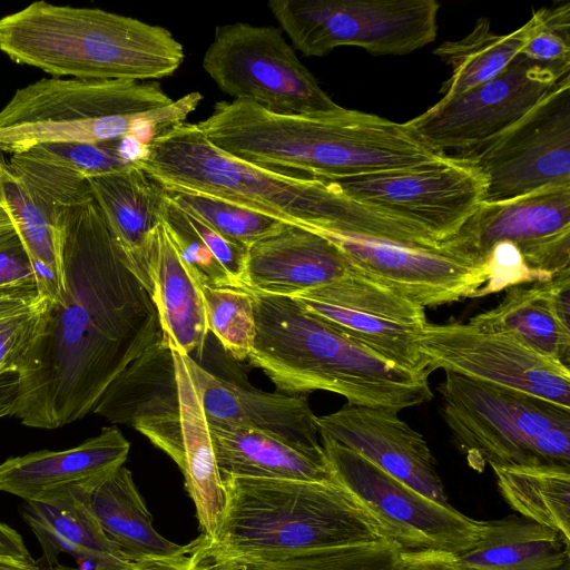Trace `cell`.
<instances>
[{"label":"cell","instance_id":"6da1fadb","mask_svg":"<svg viewBox=\"0 0 570 570\" xmlns=\"http://www.w3.org/2000/svg\"><path fill=\"white\" fill-rule=\"evenodd\" d=\"M12 169L40 198L52 225L65 303H49L18 368L10 415L58 429L94 410L110 383L163 338L149 292L127 266L88 180L27 154Z\"/></svg>","mask_w":570,"mask_h":570},{"label":"cell","instance_id":"7a4b0ae2","mask_svg":"<svg viewBox=\"0 0 570 570\" xmlns=\"http://www.w3.org/2000/svg\"><path fill=\"white\" fill-rule=\"evenodd\" d=\"M197 126L216 147L237 158L322 180L450 160L405 122L344 107L315 115H279L249 101L223 100Z\"/></svg>","mask_w":570,"mask_h":570},{"label":"cell","instance_id":"3957f363","mask_svg":"<svg viewBox=\"0 0 570 570\" xmlns=\"http://www.w3.org/2000/svg\"><path fill=\"white\" fill-rule=\"evenodd\" d=\"M137 165L163 188L225 199L311 232L323 229L416 245V226L363 205L328 180L264 168L209 141L197 124L180 122L153 138Z\"/></svg>","mask_w":570,"mask_h":570},{"label":"cell","instance_id":"277c9868","mask_svg":"<svg viewBox=\"0 0 570 570\" xmlns=\"http://www.w3.org/2000/svg\"><path fill=\"white\" fill-rule=\"evenodd\" d=\"M256 337L248 356L277 392L327 391L350 405L399 413L433 397L430 372H414L384 360L292 297L253 293Z\"/></svg>","mask_w":570,"mask_h":570},{"label":"cell","instance_id":"5b68a950","mask_svg":"<svg viewBox=\"0 0 570 570\" xmlns=\"http://www.w3.org/2000/svg\"><path fill=\"white\" fill-rule=\"evenodd\" d=\"M0 50L53 77L157 80L185 59L169 30L98 8L43 0L0 18Z\"/></svg>","mask_w":570,"mask_h":570},{"label":"cell","instance_id":"8992f818","mask_svg":"<svg viewBox=\"0 0 570 570\" xmlns=\"http://www.w3.org/2000/svg\"><path fill=\"white\" fill-rule=\"evenodd\" d=\"M202 100L198 91L173 100L156 81L42 78L17 89L0 110V151L125 137L147 145Z\"/></svg>","mask_w":570,"mask_h":570},{"label":"cell","instance_id":"52a82bcc","mask_svg":"<svg viewBox=\"0 0 570 570\" xmlns=\"http://www.w3.org/2000/svg\"><path fill=\"white\" fill-rule=\"evenodd\" d=\"M215 534L193 544L216 554L285 552L372 542L376 525L337 481L223 475Z\"/></svg>","mask_w":570,"mask_h":570},{"label":"cell","instance_id":"ba28073f","mask_svg":"<svg viewBox=\"0 0 570 570\" xmlns=\"http://www.w3.org/2000/svg\"><path fill=\"white\" fill-rule=\"evenodd\" d=\"M442 415L471 468H570V409L452 372L440 383Z\"/></svg>","mask_w":570,"mask_h":570},{"label":"cell","instance_id":"9c48e42d","mask_svg":"<svg viewBox=\"0 0 570 570\" xmlns=\"http://www.w3.org/2000/svg\"><path fill=\"white\" fill-rule=\"evenodd\" d=\"M267 6L293 46L308 57L337 47L407 55L438 33L435 0H271Z\"/></svg>","mask_w":570,"mask_h":570},{"label":"cell","instance_id":"30bf717a","mask_svg":"<svg viewBox=\"0 0 570 570\" xmlns=\"http://www.w3.org/2000/svg\"><path fill=\"white\" fill-rule=\"evenodd\" d=\"M203 68L234 100L279 115L341 109L299 61L278 28L236 22L217 27Z\"/></svg>","mask_w":570,"mask_h":570},{"label":"cell","instance_id":"8fae6325","mask_svg":"<svg viewBox=\"0 0 570 570\" xmlns=\"http://www.w3.org/2000/svg\"><path fill=\"white\" fill-rule=\"evenodd\" d=\"M321 440L335 481L368 514L380 537L400 551L440 550L460 556L475 547L483 521L421 494L333 440Z\"/></svg>","mask_w":570,"mask_h":570},{"label":"cell","instance_id":"7c38bea8","mask_svg":"<svg viewBox=\"0 0 570 570\" xmlns=\"http://www.w3.org/2000/svg\"><path fill=\"white\" fill-rule=\"evenodd\" d=\"M450 156L472 165L482 175V203L505 202L550 186L570 185V76L503 134Z\"/></svg>","mask_w":570,"mask_h":570},{"label":"cell","instance_id":"4fadbf2b","mask_svg":"<svg viewBox=\"0 0 570 570\" xmlns=\"http://www.w3.org/2000/svg\"><path fill=\"white\" fill-rule=\"evenodd\" d=\"M450 157L440 165L328 181L350 198L407 222L443 243L459 233L484 196V180L478 169Z\"/></svg>","mask_w":570,"mask_h":570},{"label":"cell","instance_id":"5bb4252c","mask_svg":"<svg viewBox=\"0 0 570 570\" xmlns=\"http://www.w3.org/2000/svg\"><path fill=\"white\" fill-rule=\"evenodd\" d=\"M519 56L495 78L435 105L405 124L426 145L452 155L503 134L566 77Z\"/></svg>","mask_w":570,"mask_h":570},{"label":"cell","instance_id":"9a60e30c","mask_svg":"<svg viewBox=\"0 0 570 570\" xmlns=\"http://www.w3.org/2000/svg\"><path fill=\"white\" fill-rule=\"evenodd\" d=\"M305 312L402 368L426 371L417 338L424 307L352 271L331 283L291 296Z\"/></svg>","mask_w":570,"mask_h":570},{"label":"cell","instance_id":"2e32d148","mask_svg":"<svg viewBox=\"0 0 570 570\" xmlns=\"http://www.w3.org/2000/svg\"><path fill=\"white\" fill-rule=\"evenodd\" d=\"M426 371L442 368L570 409V368L513 336L468 323L426 324L417 338Z\"/></svg>","mask_w":570,"mask_h":570},{"label":"cell","instance_id":"e0dca14e","mask_svg":"<svg viewBox=\"0 0 570 570\" xmlns=\"http://www.w3.org/2000/svg\"><path fill=\"white\" fill-rule=\"evenodd\" d=\"M358 272L425 307L476 298L489 266L443 242L422 247L364 235L323 229Z\"/></svg>","mask_w":570,"mask_h":570},{"label":"cell","instance_id":"ac0fdd59","mask_svg":"<svg viewBox=\"0 0 570 570\" xmlns=\"http://www.w3.org/2000/svg\"><path fill=\"white\" fill-rule=\"evenodd\" d=\"M445 242L482 264L495 244L512 243L525 265L549 279L570 268V185L481 203L459 233Z\"/></svg>","mask_w":570,"mask_h":570},{"label":"cell","instance_id":"d6986e66","mask_svg":"<svg viewBox=\"0 0 570 570\" xmlns=\"http://www.w3.org/2000/svg\"><path fill=\"white\" fill-rule=\"evenodd\" d=\"M92 412L134 428L179 465L184 451L180 396L168 342L163 337L134 360L106 389Z\"/></svg>","mask_w":570,"mask_h":570},{"label":"cell","instance_id":"ffe728a7","mask_svg":"<svg viewBox=\"0 0 570 570\" xmlns=\"http://www.w3.org/2000/svg\"><path fill=\"white\" fill-rule=\"evenodd\" d=\"M316 422L321 438L362 454L421 494L448 503L426 440L396 412L347 404L331 414L316 416Z\"/></svg>","mask_w":570,"mask_h":570},{"label":"cell","instance_id":"44dd1931","mask_svg":"<svg viewBox=\"0 0 570 570\" xmlns=\"http://www.w3.org/2000/svg\"><path fill=\"white\" fill-rule=\"evenodd\" d=\"M186 360L208 423L256 430L305 451L324 452L306 396L265 392L217 376L190 356Z\"/></svg>","mask_w":570,"mask_h":570},{"label":"cell","instance_id":"7402d4cb","mask_svg":"<svg viewBox=\"0 0 570 570\" xmlns=\"http://www.w3.org/2000/svg\"><path fill=\"white\" fill-rule=\"evenodd\" d=\"M346 256L327 238L284 224L248 247L246 291L293 296L351 273Z\"/></svg>","mask_w":570,"mask_h":570},{"label":"cell","instance_id":"603a6c76","mask_svg":"<svg viewBox=\"0 0 570 570\" xmlns=\"http://www.w3.org/2000/svg\"><path fill=\"white\" fill-rule=\"evenodd\" d=\"M130 444L117 428H104L81 444L41 450L0 463V491L45 502L67 488L104 478L127 460Z\"/></svg>","mask_w":570,"mask_h":570},{"label":"cell","instance_id":"cb8c5ba5","mask_svg":"<svg viewBox=\"0 0 570 570\" xmlns=\"http://www.w3.org/2000/svg\"><path fill=\"white\" fill-rule=\"evenodd\" d=\"M87 180L127 266L149 292L147 244L163 220L164 188L137 163Z\"/></svg>","mask_w":570,"mask_h":570},{"label":"cell","instance_id":"d4e9b609","mask_svg":"<svg viewBox=\"0 0 570 570\" xmlns=\"http://www.w3.org/2000/svg\"><path fill=\"white\" fill-rule=\"evenodd\" d=\"M149 294L163 337L178 353L202 351L209 334L199 284L190 274L161 220L149 236Z\"/></svg>","mask_w":570,"mask_h":570},{"label":"cell","instance_id":"484cf974","mask_svg":"<svg viewBox=\"0 0 570 570\" xmlns=\"http://www.w3.org/2000/svg\"><path fill=\"white\" fill-rule=\"evenodd\" d=\"M23 519L37 537L50 570L61 553L91 564L94 570H127L135 562L108 539L72 487L45 502H27Z\"/></svg>","mask_w":570,"mask_h":570},{"label":"cell","instance_id":"4316f807","mask_svg":"<svg viewBox=\"0 0 570 570\" xmlns=\"http://www.w3.org/2000/svg\"><path fill=\"white\" fill-rule=\"evenodd\" d=\"M97 519L105 534L130 560L185 553L187 546H178L153 527L148 511L131 472L120 466L115 472L72 487Z\"/></svg>","mask_w":570,"mask_h":570},{"label":"cell","instance_id":"83f0119b","mask_svg":"<svg viewBox=\"0 0 570 570\" xmlns=\"http://www.w3.org/2000/svg\"><path fill=\"white\" fill-rule=\"evenodd\" d=\"M208 428L222 476L335 481L325 452L305 451L256 430L215 423Z\"/></svg>","mask_w":570,"mask_h":570},{"label":"cell","instance_id":"f1b7e54d","mask_svg":"<svg viewBox=\"0 0 570 570\" xmlns=\"http://www.w3.org/2000/svg\"><path fill=\"white\" fill-rule=\"evenodd\" d=\"M180 396L184 451L179 469L196 507L203 537H214L225 504L223 476L216 464L208 422L186 355L173 350Z\"/></svg>","mask_w":570,"mask_h":570},{"label":"cell","instance_id":"f546056e","mask_svg":"<svg viewBox=\"0 0 570 570\" xmlns=\"http://www.w3.org/2000/svg\"><path fill=\"white\" fill-rule=\"evenodd\" d=\"M570 541L523 517L483 521L475 547L458 556L475 570H570Z\"/></svg>","mask_w":570,"mask_h":570},{"label":"cell","instance_id":"4dcf8cb0","mask_svg":"<svg viewBox=\"0 0 570 570\" xmlns=\"http://www.w3.org/2000/svg\"><path fill=\"white\" fill-rule=\"evenodd\" d=\"M189 546L198 570H403L400 549L386 539L285 552L216 554Z\"/></svg>","mask_w":570,"mask_h":570},{"label":"cell","instance_id":"1f68e13d","mask_svg":"<svg viewBox=\"0 0 570 570\" xmlns=\"http://www.w3.org/2000/svg\"><path fill=\"white\" fill-rule=\"evenodd\" d=\"M469 323L483 331L509 334L569 367L570 327L558 316L547 281L508 288L494 308L478 314Z\"/></svg>","mask_w":570,"mask_h":570},{"label":"cell","instance_id":"d6a6232c","mask_svg":"<svg viewBox=\"0 0 570 570\" xmlns=\"http://www.w3.org/2000/svg\"><path fill=\"white\" fill-rule=\"evenodd\" d=\"M532 29L530 18L519 29L499 35L489 19L480 18L462 39L442 42L434 53L451 69L440 90L442 98L455 97L499 76L519 56Z\"/></svg>","mask_w":570,"mask_h":570},{"label":"cell","instance_id":"836d02e7","mask_svg":"<svg viewBox=\"0 0 570 570\" xmlns=\"http://www.w3.org/2000/svg\"><path fill=\"white\" fill-rule=\"evenodd\" d=\"M503 499L521 517L570 541V468L491 466Z\"/></svg>","mask_w":570,"mask_h":570},{"label":"cell","instance_id":"e575fe53","mask_svg":"<svg viewBox=\"0 0 570 570\" xmlns=\"http://www.w3.org/2000/svg\"><path fill=\"white\" fill-rule=\"evenodd\" d=\"M0 208L10 219L29 257L50 266L65 279L56 248L51 219L40 198L0 151Z\"/></svg>","mask_w":570,"mask_h":570},{"label":"cell","instance_id":"d590c367","mask_svg":"<svg viewBox=\"0 0 570 570\" xmlns=\"http://www.w3.org/2000/svg\"><path fill=\"white\" fill-rule=\"evenodd\" d=\"M48 304L36 282L0 286V372L18 371Z\"/></svg>","mask_w":570,"mask_h":570},{"label":"cell","instance_id":"8d00e7d4","mask_svg":"<svg viewBox=\"0 0 570 570\" xmlns=\"http://www.w3.org/2000/svg\"><path fill=\"white\" fill-rule=\"evenodd\" d=\"M145 146L136 138L125 137L91 142H45L33 146L23 154L88 179L135 165L144 155Z\"/></svg>","mask_w":570,"mask_h":570},{"label":"cell","instance_id":"74e56055","mask_svg":"<svg viewBox=\"0 0 570 570\" xmlns=\"http://www.w3.org/2000/svg\"><path fill=\"white\" fill-rule=\"evenodd\" d=\"M164 190L179 207L247 248L285 224L266 214L206 194L176 188Z\"/></svg>","mask_w":570,"mask_h":570},{"label":"cell","instance_id":"f35d334b","mask_svg":"<svg viewBox=\"0 0 570 570\" xmlns=\"http://www.w3.org/2000/svg\"><path fill=\"white\" fill-rule=\"evenodd\" d=\"M208 332L236 361L248 358L256 337L254 299L250 292L199 284Z\"/></svg>","mask_w":570,"mask_h":570},{"label":"cell","instance_id":"ab89813d","mask_svg":"<svg viewBox=\"0 0 570 570\" xmlns=\"http://www.w3.org/2000/svg\"><path fill=\"white\" fill-rule=\"evenodd\" d=\"M163 220L181 261L198 284L239 288L196 233L189 214L166 195Z\"/></svg>","mask_w":570,"mask_h":570},{"label":"cell","instance_id":"60d3db41","mask_svg":"<svg viewBox=\"0 0 570 570\" xmlns=\"http://www.w3.org/2000/svg\"><path fill=\"white\" fill-rule=\"evenodd\" d=\"M533 29L520 55L561 76L570 73V3L533 11Z\"/></svg>","mask_w":570,"mask_h":570},{"label":"cell","instance_id":"b9f144b4","mask_svg":"<svg viewBox=\"0 0 570 570\" xmlns=\"http://www.w3.org/2000/svg\"><path fill=\"white\" fill-rule=\"evenodd\" d=\"M36 282L31 262L13 227L0 233V286Z\"/></svg>","mask_w":570,"mask_h":570},{"label":"cell","instance_id":"7bdbcfd3","mask_svg":"<svg viewBox=\"0 0 570 570\" xmlns=\"http://www.w3.org/2000/svg\"><path fill=\"white\" fill-rule=\"evenodd\" d=\"M403 570H475L440 550L401 551Z\"/></svg>","mask_w":570,"mask_h":570},{"label":"cell","instance_id":"ee69618b","mask_svg":"<svg viewBox=\"0 0 570 570\" xmlns=\"http://www.w3.org/2000/svg\"><path fill=\"white\" fill-rule=\"evenodd\" d=\"M127 570H198L188 551L175 556L149 557L135 561Z\"/></svg>","mask_w":570,"mask_h":570},{"label":"cell","instance_id":"f6af8a7d","mask_svg":"<svg viewBox=\"0 0 570 570\" xmlns=\"http://www.w3.org/2000/svg\"><path fill=\"white\" fill-rule=\"evenodd\" d=\"M0 558L35 562L19 532L2 522H0Z\"/></svg>","mask_w":570,"mask_h":570},{"label":"cell","instance_id":"bcb514c9","mask_svg":"<svg viewBox=\"0 0 570 570\" xmlns=\"http://www.w3.org/2000/svg\"><path fill=\"white\" fill-rule=\"evenodd\" d=\"M18 386L17 371L0 372V419L11 414L17 401Z\"/></svg>","mask_w":570,"mask_h":570},{"label":"cell","instance_id":"7dc6e473","mask_svg":"<svg viewBox=\"0 0 570 570\" xmlns=\"http://www.w3.org/2000/svg\"><path fill=\"white\" fill-rule=\"evenodd\" d=\"M0 570H50L41 568L35 562H22L13 559L0 558Z\"/></svg>","mask_w":570,"mask_h":570},{"label":"cell","instance_id":"c3c4849f","mask_svg":"<svg viewBox=\"0 0 570 570\" xmlns=\"http://www.w3.org/2000/svg\"><path fill=\"white\" fill-rule=\"evenodd\" d=\"M12 226L10 219L4 212L0 208V228Z\"/></svg>","mask_w":570,"mask_h":570}]
</instances>
